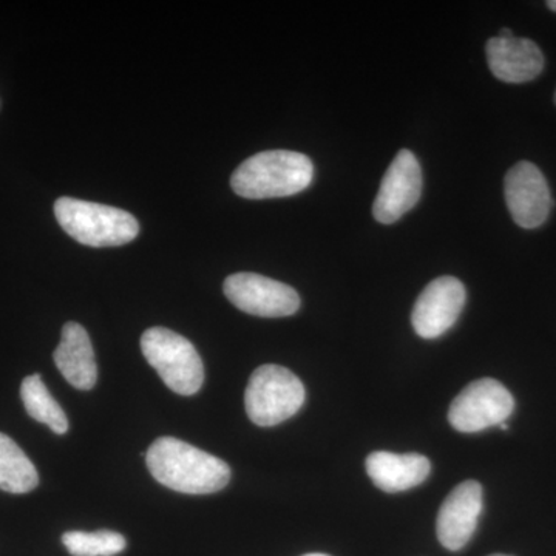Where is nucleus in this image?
<instances>
[{"label":"nucleus","mask_w":556,"mask_h":556,"mask_svg":"<svg viewBox=\"0 0 556 556\" xmlns=\"http://www.w3.org/2000/svg\"><path fill=\"white\" fill-rule=\"evenodd\" d=\"M144 456L150 473L160 484L186 495L217 493L230 481L225 460L179 439H156Z\"/></svg>","instance_id":"1"},{"label":"nucleus","mask_w":556,"mask_h":556,"mask_svg":"<svg viewBox=\"0 0 556 556\" xmlns=\"http://www.w3.org/2000/svg\"><path fill=\"white\" fill-rule=\"evenodd\" d=\"M313 177V161L308 156L291 150H268L241 163L230 186L243 199H280L302 192Z\"/></svg>","instance_id":"2"},{"label":"nucleus","mask_w":556,"mask_h":556,"mask_svg":"<svg viewBox=\"0 0 556 556\" xmlns=\"http://www.w3.org/2000/svg\"><path fill=\"white\" fill-rule=\"evenodd\" d=\"M61 228L80 244L91 248L123 247L137 239V218L123 208L62 197L54 203Z\"/></svg>","instance_id":"3"},{"label":"nucleus","mask_w":556,"mask_h":556,"mask_svg":"<svg viewBox=\"0 0 556 556\" xmlns=\"http://www.w3.org/2000/svg\"><path fill=\"white\" fill-rule=\"evenodd\" d=\"M302 380L280 365H262L252 372L244 391V408L258 427H276L305 404Z\"/></svg>","instance_id":"4"},{"label":"nucleus","mask_w":556,"mask_h":556,"mask_svg":"<svg viewBox=\"0 0 556 556\" xmlns=\"http://www.w3.org/2000/svg\"><path fill=\"white\" fill-rule=\"evenodd\" d=\"M141 351L174 393H199L204 382L203 361L188 339L172 329L150 328L142 334Z\"/></svg>","instance_id":"5"},{"label":"nucleus","mask_w":556,"mask_h":556,"mask_svg":"<svg viewBox=\"0 0 556 556\" xmlns=\"http://www.w3.org/2000/svg\"><path fill=\"white\" fill-rule=\"evenodd\" d=\"M515 408V399L495 379L475 380L452 402L448 422L460 433H478L506 422Z\"/></svg>","instance_id":"6"},{"label":"nucleus","mask_w":556,"mask_h":556,"mask_svg":"<svg viewBox=\"0 0 556 556\" xmlns=\"http://www.w3.org/2000/svg\"><path fill=\"white\" fill-rule=\"evenodd\" d=\"M223 289L233 306L251 316L288 317L300 308V298L294 288L260 274H233L226 278Z\"/></svg>","instance_id":"7"},{"label":"nucleus","mask_w":556,"mask_h":556,"mask_svg":"<svg viewBox=\"0 0 556 556\" xmlns=\"http://www.w3.org/2000/svg\"><path fill=\"white\" fill-rule=\"evenodd\" d=\"M504 195L511 218L522 229L543 226L554 206L547 179L529 161H519L507 172Z\"/></svg>","instance_id":"8"},{"label":"nucleus","mask_w":556,"mask_h":556,"mask_svg":"<svg viewBox=\"0 0 556 556\" xmlns=\"http://www.w3.org/2000/svg\"><path fill=\"white\" fill-rule=\"evenodd\" d=\"M466 299V287L456 277H439L428 283L412 313L416 334L427 340L441 338L456 324Z\"/></svg>","instance_id":"9"},{"label":"nucleus","mask_w":556,"mask_h":556,"mask_svg":"<svg viewBox=\"0 0 556 556\" xmlns=\"http://www.w3.org/2000/svg\"><path fill=\"white\" fill-rule=\"evenodd\" d=\"M422 195V170L415 153L404 149L383 175L372 215L382 225H393L416 206Z\"/></svg>","instance_id":"10"},{"label":"nucleus","mask_w":556,"mask_h":556,"mask_svg":"<svg viewBox=\"0 0 556 556\" xmlns=\"http://www.w3.org/2000/svg\"><path fill=\"white\" fill-rule=\"evenodd\" d=\"M482 507V485L478 481H466L455 486L438 514L439 543L452 552L466 547L477 530Z\"/></svg>","instance_id":"11"},{"label":"nucleus","mask_w":556,"mask_h":556,"mask_svg":"<svg viewBox=\"0 0 556 556\" xmlns=\"http://www.w3.org/2000/svg\"><path fill=\"white\" fill-rule=\"evenodd\" d=\"M486 62L495 78L507 84H525L541 75L544 54L533 40L526 38L489 39Z\"/></svg>","instance_id":"12"},{"label":"nucleus","mask_w":556,"mask_h":556,"mask_svg":"<svg viewBox=\"0 0 556 556\" xmlns=\"http://www.w3.org/2000/svg\"><path fill=\"white\" fill-rule=\"evenodd\" d=\"M54 364L65 380L78 390H91L98 380L93 345L86 328L68 321L62 328L61 343L54 350Z\"/></svg>","instance_id":"13"},{"label":"nucleus","mask_w":556,"mask_h":556,"mask_svg":"<svg viewBox=\"0 0 556 556\" xmlns=\"http://www.w3.org/2000/svg\"><path fill=\"white\" fill-rule=\"evenodd\" d=\"M431 471L428 457L407 453L375 452L367 457V473L387 493L405 492L422 484Z\"/></svg>","instance_id":"14"},{"label":"nucleus","mask_w":556,"mask_h":556,"mask_svg":"<svg viewBox=\"0 0 556 556\" xmlns=\"http://www.w3.org/2000/svg\"><path fill=\"white\" fill-rule=\"evenodd\" d=\"M39 484V475L30 457L7 434L0 433V490L22 495Z\"/></svg>","instance_id":"15"},{"label":"nucleus","mask_w":556,"mask_h":556,"mask_svg":"<svg viewBox=\"0 0 556 556\" xmlns=\"http://www.w3.org/2000/svg\"><path fill=\"white\" fill-rule=\"evenodd\" d=\"M21 397L25 409L33 419L46 424L53 433L65 434L68 431V419L64 409L51 396L39 375L28 376L21 386Z\"/></svg>","instance_id":"16"},{"label":"nucleus","mask_w":556,"mask_h":556,"mask_svg":"<svg viewBox=\"0 0 556 556\" xmlns=\"http://www.w3.org/2000/svg\"><path fill=\"white\" fill-rule=\"evenodd\" d=\"M62 543L73 556H115L126 548V538L112 530L67 532Z\"/></svg>","instance_id":"17"},{"label":"nucleus","mask_w":556,"mask_h":556,"mask_svg":"<svg viewBox=\"0 0 556 556\" xmlns=\"http://www.w3.org/2000/svg\"><path fill=\"white\" fill-rule=\"evenodd\" d=\"M500 38H504V39H507V38H514V33H511V30H508V28H503V30H501L500 35Z\"/></svg>","instance_id":"18"},{"label":"nucleus","mask_w":556,"mask_h":556,"mask_svg":"<svg viewBox=\"0 0 556 556\" xmlns=\"http://www.w3.org/2000/svg\"><path fill=\"white\" fill-rule=\"evenodd\" d=\"M547 7H548V10L555 11V13H556V0H548Z\"/></svg>","instance_id":"19"},{"label":"nucleus","mask_w":556,"mask_h":556,"mask_svg":"<svg viewBox=\"0 0 556 556\" xmlns=\"http://www.w3.org/2000/svg\"><path fill=\"white\" fill-rule=\"evenodd\" d=\"M303 556H329V555H325V554H308V555H303Z\"/></svg>","instance_id":"20"},{"label":"nucleus","mask_w":556,"mask_h":556,"mask_svg":"<svg viewBox=\"0 0 556 556\" xmlns=\"http://www.w3.org/2000/svg\"><path fill=\"white\" fill-rule=\"evenodd\" d=\"M490 556H508V555L496 554V555H490Z\"/></svg>","instance_id":"21"},{"label":"nucleus","mask_w":556,"mask_h":556,"mask_svg":"<svg viewBox=\"0 0 556 556\" xmlns=\"http://www.w3.org/2000/svg\"><path fill=\"white\" fill-rule=\"evenodd\" d=\"M555 104H556V91H555Z\"/></svg>","instance_id":"22"}]
</instances>
